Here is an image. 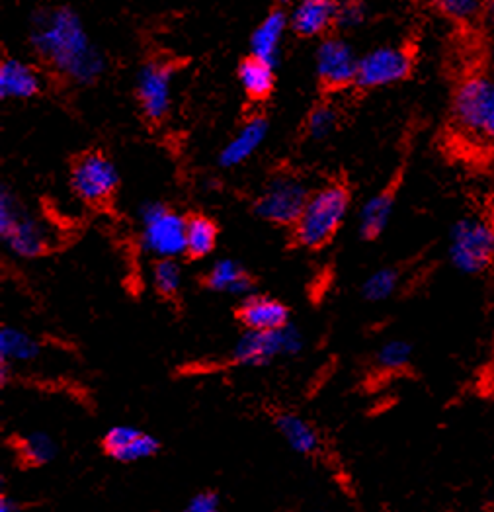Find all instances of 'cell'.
Masks as SVG:
<instances>
[{"mask_svg": "<svg viewBox=\"0 0 494 512\" xmlns=\"http://www.w3.org/2000/svg\"><path fill=\"white\" fill-rule=\"evenodd\" d=\"M28 42L47 67L73 85H92L106 71L104 53L71 6L38 10L30 20Z\"/></svg>", "mask_w": 494, "mask_h": 512, "instance_id": "obj_1", "label": "cell"}, {"mask_svg": "<svg viewBox=\"0 0 494 512\" xmlns=\"http://www.w3.org/2000/svg\"><path fill=\"white\" fill-rule=\"evenodd\" d=\"M350 212V190L330 182L311 192L307 206L293 227V239L305 249H323L334 239Z\"/></svg>", "mask_w": 494, "mask_h": 512, "instance_id": "obj_2", "label": "cell"}, {"mask_svg": "<svg viewBox=\"0 0 494 512\" xmlns=\"http://www.w3.org/2000/svg\"><path fill=\"white\" fill-rule=\"evenodd\" d=\"M452 122L471 137L494 147V77L477 71L459 81L452 96Z\"/></svg>", "mask_w": 494, "mask_h": 512, "instance_id": "obj_3", "label": "cell"}, {"mask_svg": "<svg viewBox=\"0 0 494 512\" xmlns=\"http://www.w3.org/2000/svg\"><path fill=\"white\" fill-rule=\"evenodd\" d=\"M448 256L453 268L479 276L494 266V231L487 215H465L450 229Z\"/></svg>", "mask_w": 494, "mask_h": 512, "instance_id": "obj_4", "label": "cell"}, {"mask_svg": "<svg viewBox=\"0 0 494 512\" xmlns=\"http://www.w3.org/2000/svg\"><path fill=\"white\" fill-rule=\"evenodd\" d=\"M139 241L145 253L157 260H176L186 255L188 217L161 202H149L139 210Z\"/></svg>", "mask_w": 494, "mask_h": 512, "instance_id": "obj_5", "label": "cell"}, {"mask_svg": "<svg viewBox=\"0 0 494 512\" xmlns=\"http://www.w3.org/2000/svg\"><path fill=\"white\" fill-rule=\"evenodd\" d=\"M309 196L311 190L299 176L288 172L274 174L256 198L254 212L268 223L293 229L307 206Z\"/></svg>", "mask_w": 494, "mask_h": 512, "instance_id": "obj_6", "label": "cell"}, {"mask_svg": "<svg viewBox=\"0 0 494 512\" xmlns=\"http://www.w3.org/2000/svg\"><path fill=\"white\" fill-rule=\"evenodd\" d=\"M71 190L88 206H106L120 188V171L104 151H86L71 167Z\"/></svg>", "mask_w": 494, "mask_h": 512, "instance_id": "obj_7", "label": "cell"}, {"mask_svg": "<svg viewBox=\"0 0 494 512\" xmlns=\"http://www.w3.org/2000/svg\"><path fill=\"white\" fill-rule=\"evenodd\" d=\"M305 341L297 327L288 325L280 331H245L231 350V362L243 368H262L303 350Z\"/></svg>", "mask_w": 494, "mask_h": 512, "instance_id": "obj_8", "label": "cell"}, {"mask_svg": "<svg viewBox=\"0 0 494 512\" xmlns=\"http://www.w3.org/2000/svg\"><path fill=\"white\" fill-rule=\"evenodd\" d=\"M414 55L403 45H381L360 57L356 86L362 90H375L399 85L412 75Z\"/></svg>", "mask_w": 494, "mask_h": 512, "instance_id": "obj_9", "label": "cell"}, {"mask_svg": "<svg viewBox=\"0 0 494 512\" xmlns=\"http://www.w3.org/2000/svg\"><path fill=\"white\" fill-rule=\"evenodd\" d=\"M176 67L165 59H149L141 65L135 79V96L143 116L159 124L170 114L172 83Z\"/></svg>", "mask_w": 494, "mask_h": 512, "instance_id": "obj_10", "label": "cell"}, {"mask_svg": "<svg viewBox=\"0 0 494 512\" xmlns=\"http://www.w3.org/2000/svg\"><path fill=\"white\" fill-rule=\"evenodd\" d=\"M360 57L342 36H327L317 45L315 71L325 90H344L356 86Z\"/></svg>", "mask_w": 494, "mask_h": 512, "instance_id": "obj_11", "label": "cell"}, {"mask_svg": "<svg viewBox=\"0 0 494 512\" xmlns=\"http://www.w3.org/2000/svg\"><path fill=\"white\" fill-rule=\"evenodd\" d=\"M100 446L110 460L124 466L151 460L163 450V442L155 434L133 425L108 428L100 440Z\"/></svg>", "mask_w": 494, "mask_h": 512, "instance_id": "obj_12", "label": "cell"}, {"mask_svg": "<svg viewBox=\"0 0 494 512\" xmlns=\"http://www.w3.org/2000/svg\"><path fill=\"white\" fill-rule=\"evenodd\" d=\"M0 237L12 255L24 260L40 258L49 251L51 245V237L45 223L36 215L28 214L26 210L4 233H0Z\"/></svg>", "mask_w": 494, "mask_h": 512, "instance_id": "obj_13", "label": "cell"}, {"mask_svg": "<svg viewBox=\"0 0 494 512\" xmlns=\"http://www.w3.org/2000/svg\"><path fill=\"white\" fill-rule=\"evenodd\" d=\"M338 4L330 0H305L289 12V28L299 38H327L336 28Z\"/></svg>", "mask_w": 494, "mask_h": 512, "instance_id": "obj_14", "label": "cell"}, {"mask_svg": "<svg viewBox=\"0 0 494 512\" xmlns=\"http://www.w3.org/2000/svg\"><path fill=\"white\" fill-rule=\"evenodd\" d=\"M401 180H403V171L397 172V176L385 188H381L377 194H373L370 200L362 206L360 219H358L360 221L358 231L364 241L379 239L383 235V231L387 229L389 219L395 210Z\"/></svg>", "mask_w": 494, "mask_h": 512, "instance_id": "obj_15", "label": "cell"}, {"mask_svg": "<svg viewBox=\"0 0 494 512\" xmlns=\"http://www.w3.org/2000/svg\"><path fill=\"white\" fill-rule=\"evenodd\" d=\"M288 28L289 12L282 6L272 8L250 36V55L276 67Z\"/></svg>", "mask_w": 494, "mask_h": 512, "instance_id": "obj_16", "label": "cell"}, {"mask_svg": "<svg viewBox=\"0 0 494 512\" xmlns=\"http://www.w3.org/2000/svg\"><path fill=\"white\" fill-rule=\"evenodd\" d=\"M268 135V120L264 116H254L247 120L239 131L223 145L217 155V163L223 169H235L247 163L248 159L262 147Z\"/></svg>", "mask_w": 494, "mask_h": 512, "instance_id": "obj_17", "label": "cell"}, {"mask_svg": "<svg viewBox=\"0 0 494 512\" xmlns=\"http://www.w3.org/2000/svg\"><path fill=\"white\" fill-rule=\"evenodd\" d=\"M239 321L247 331H280L289 323L286 303L270 296H248L239 307Z\"/></svg>", "mask_w": 494, "mask_h": 512, "instance_id": "obj_18", "label": "cell"}, {"mask_svg": "<svg viewBox=\"0 0 494 512\" xmlns=\"http://www.w3.org/2000/svg\"><path fill=\"white\" fill-rule=\"evenodd\" d=\"M42 92L40 71L16 57H6L0 63V98L30 100Z\"/></svg>", "mask_w": 494, "mask_h": 512, "instance_id": "obj_19", "label": "cell"}, {"mask_svg": "<svg viewBox=\"0 0 494 512\" xmlns=\"http://www.w3.org/2000/svg\"><path fill=\"white\" fill-rule=\"evenodd\" d=\"M274 427L293 454L309 458L321 452V434L305 417L297 413H280L274 419Z\"/></svg>", "mask_w": 494, "mask_h": 512, "instance_id": "obj_20", "label": "cell"}, {"mask_svg": "<svg viewBox=\"0 0 494 512\" xmlns=\"http://www.w3.org/2000/svg\"><path fill=\"white\" fill-rule=\"evenodd\" d=\"M207 290L215 294H227L235 298L252 296V278L248 276L243 264L233 258H219L211 264L204 280Z\"/></svg>", "mask_w": 494, "mask_h": 512, "instance_id": "obj_21", "label": "cell"}, {"mask_svg": "<svg viewBox=\"0 0 494 512\" xmlns=\"http://www.w3.org/2000/svg\"><path fill=\"white\" fill-rule=\"evenodd\" d=\"M42 342L34 335L16 329V327H2L0 329V364L2 366H16V364H32L42 356Z\"/></svg>", "mask_w": 494, "mask_h": 512, "instance_id": "obj_22", "label": "cell"}, {"mask_svg": "<svg viewBox=\"0 0 494 512\" xmlns=\"http://www.w3.org/2000/svg\"><path fill=\"white\" fill-rule=\"evenodd\" d=\"M239 83L248 98L258 102L266 100L276 86V67L250 55L239 65Z\"/></svg>", "mask_w": 494, "mask_h": 512, "instance_id": "obj_23", "label": "cell"}, {"mask_svg": "<svg viewBox=\"0 0 494 512\" xmlns=\"http://www.w3.org/2000/svg\"><path fill=\"white\" fill-rule=\"evenodd\" d=\"M219 229L217 223L207 215H192L186 225V255L202 260L211 255L217 247Z\"/></svg>", "mask_w": 494, "mask_h": 512, "instance_id": "obj_24", "label": "cell"}, {"mask_svg": "<svg viewBox=\"0 0 494 512\" xmlns=\"http://www.w3.org/2000/svg\"><path fill=\"white\" fill-rule=\"evenodd\" d=\"M20 458L30 468H42L55 460L57 456V442L43 430L30 432L20 438L18 442Z\"/></svg>", "mask_w": 494, "mask_h": 512, "instance_id": "obj_25", "label": "cell"}, {"mask_svg": "<svg viewBox=\"0 0 494 512\" xmlns=\"http://www.w3.org/2000/svg\"><path fill=\"white\" fill-rule=\"evenodd\" d=\"M401 282V272L393 266L379 268L371 272L370 276L362 284V298L370 303H379L391 298Z\"/></svg>", "mask_w": 494, "mask_h": 512, "instance_id": "obj_26", "label": "cell"}, {"mask_svg": "<svg viewBox=\"0 0 494 512\" xmlns=\"http://www.w3.org/2000/svg\"><path fill=\"white\" fill-rule=\"evenodd\" d=\"M338 126V110L329 102L315 104L305 120V133L313 141H323L334 133Z\"/></svg>", "mask_w": 494, "mask_h": 512, "instance_id": "obj_27", "label": "cell"}, {"mask_svg": "<svg viewBox=\"0 0 494 512\" xmlns=\"http://www.w3.org/2000/svg\"><path fill=\"white\" fill-rule=\"evenodd\" d=\"M412 344L407 341H387L375 352V366L383 372H399L411 364Z\"/></svg>", "mask_w": 494, "mask_h": 512, "instance_id": "obj_28", "label": "cell"}, {"mask_svg": "<svg viewBox=\"0 0 494 512\" xmlns=\"http://www.w3.org/2000/svg\"><path fill=\"white\" fill-rule=\"evenodd\" d=\"M153 286L159 296L176 298L182 288V266L176 260H157L153 266Z\"/></svg>", "mask_w": 494, "mask_h": 512, "instance_id": "obj_29", "label": "cell"}, {"mask_svg": "<svg viewBox=\"0 0 494 512\" xmlns=\"http://www.w3.org/2000/svg\"><path fill=\"white\" fill-rule=\"evenodd\" d=\"M434 8L457 24H469L485 18L487 4L473 2V0H450V2H438L434 4Z\"/></svg>", "mask_w": 494, "mask_h": 512, "instance_id": "obj_30", "label": "cell"}, {"mask_svg": "<svg viewBox=\"0 0 494 512\" xmlns=\"http://www.w3.org/2000/svg\"><path fill=\"white\" fill-rule=\"evenodd\" d=\"M368 18V8L362 2H342L336 10V30H354Z\"/></svg>", "mask_w": 494, "mask_h": 512, "instance_id": "obj_31", "label": "cell"}, {"mask_svg": "<svg viewBox=\"0 0 494 512\" xmlns=\"http://www.w3.org/2000/svg\"><path fill=\"white\" fill-rule=\"evenodd\" d=\"M184 512H225L223 511V501L219 497L217 491L211 489H204L194 493L186 505H184Z\"/></svg>", "mask_w": 494, "mask_h": 512, "instance_id": "obj_32", "label": "cell"}, {"mask_svg": "<svg viewBox=\"0 0 494 512\" xmlns=\"http://www.w3.org/2000/svg\"><path fill=\"white\" fill-rule=\"evenodd\" d=\"M0 512H22V505L14 497L2 493L0 495Z\"/></svg>", "mask_w": 494, "mask_h": 512, "instance_id": "obj_33", "label": "cell"}, {"mask_svg": "<svg viewBox=\"0 0 494 512\" xmlns=\"http://www.w3.org/2000/svg\"><path fill=\"white\" fill-rule=\"evenodd\" d=\"M485 18H489L491 24L494 26V2L493 4H487V8H485Z\"/></svg>", "mask_w": 494, "mask_h": 512, "instance_id": "obj_34", "label": "cell"}, {"mask_svg": "<svg viewBox=\"0 0 494 512\" xmlns=\"http://www.w3.org/2000/svg\"><path fill=\"white\" fill-rule=\"evenodd\" d=\"M487 219H489V223H491V227H493L494 231V202L491 204V208H489V214H487Z\"/></svg>", "mask_w": 494, "mask_h": 512, "instance_id": "obj_35", "label": "cell"}, {"mask_svg": "<svg viewBox=\"0 0 494 512\" xmlns=\"http://www.w3.org/2000/svg\"><path fill=\"white\" fill-rule=\"evenodd\" d=\"M493 63H494V42H493Z\"/></svg>", "mask_w": 494, "mask_h": 512, "instance_id": "obj_36", "label": "cell"}]
</instances>
